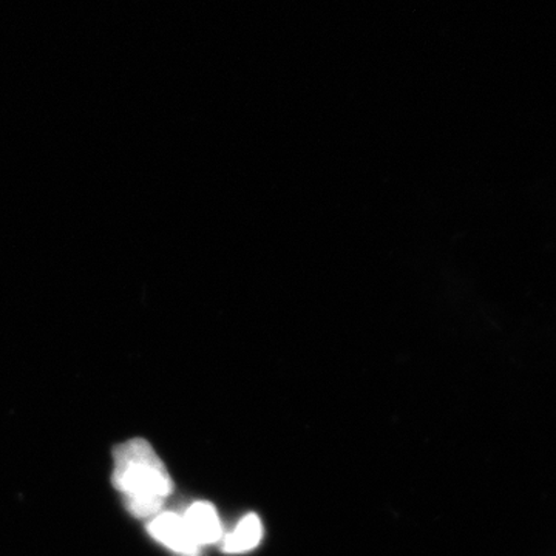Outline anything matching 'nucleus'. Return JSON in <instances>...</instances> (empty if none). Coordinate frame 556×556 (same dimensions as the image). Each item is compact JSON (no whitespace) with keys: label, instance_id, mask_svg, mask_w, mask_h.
I'll use <instances>...</instances> for the list:
<instances>
[{"label":"nucleus","instance_id":"nucleus-4","mask_svg":"<svg viewBox=\"0 0 556 556\" xmlns=\"http://www.w3.org/2000/svg\"><path fill=\"white\" fill-rule=\"evenodd\" d=\"M263 536L262 521L257 515H248L241 519L240 525L223 541V551L226 554H243L257 547Z\"/></svg>","mask_w":556,"mask_h":556},{"label":"nucleus","instance_id":"nucleus-1","mask_svg":"<svg viewBox=\"0 0 556 556\" xmlns=\"http://www.w3.org/2000/svg\"><path fill=\"white\" fill-rule=\"evenodd\" d=\"M113 456V485L126 497L130 514L142 519L159 515L174 484L152 445L144 439H131L116 447Z\"/></svg>","mask_w":556,"mask_h":556},{"label":"nucleus","instance_id":"nucleus-2","mask_svg":"<svg viewBox=\"0 0 556 556\" xmlns=\"http://www.w3.org/2000/svg\"><path fill=\"white\" fill-rule=\"evenodd\" d=\"M150 535L155 538L159 543L169 547L185 556H200V546L190 536L185 518L177 514L166 511V514L156 515L150 521L148 527Z\"/></svg>","mask_w":556,"mask_h":556},{"label":"nucleus","instance_id":"nucleus-3","mask_svg":"<svg viewBox=\"0 0 556 556\" xmlns=\"http://www.w3.org/2000/svg\"><path fill=\"white\" fill-rule=\"evenodd\" d=\"M182 518H185L186 526H188L190 536L200 547L222 540V522H219L217 510L212 504H192Z\"/></svg>","mask_w":556,"mask_h":556}]
</instances>
